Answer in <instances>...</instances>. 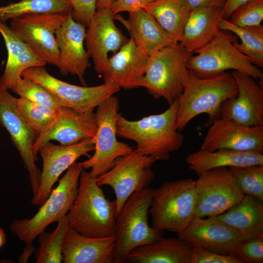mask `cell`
Masks as SVG:
<instances>
[{
    "mask_svg": "<svg viewBox=\"0 0 263 263\" xmlns=\"http://www.w3.org/2000/svg\"><path fill=\"white\" fill-rule=\"evenodd\" d=\"M178 237L192 245L224 255H232L242 241L236 230L216 216L207 219L195 217Z\"/></svg>",
    "mask_w": 263,
    "mask_h": 263,
    "instance_id": "22",
    "label": "cell"
},
{
    "mask_svg": "<svg viewBox=\"0 0 263 263\" xmlns=\"http://www.w3.org/2000/svg\"><path fill=\"white\" fill-rule=\"evenodd\" d=\"M94 138H86L70 145H57L49 141L38 152L43 162L38 190L31 200L35 206H40L48 198L59 176L76 160L94 150Z\"/></svg>",
    "mask_w": 263,
    "mask_h": 263,
    "instance_id": "15",
    "label": "cell"
},
{
    "mask_svg": "<svg viewBox=\"0 0 263 263\" xmlns=\"http://www.w3.org/2000/svg\"><path fill=\"white\" fill-rule=\"evenodd\" d=\"M176 42H180L190 9L185 0H155L143 8Z\"/></svg>",
    "mask_w": 263,
    "mask_h": 263,
    "instance_id": "30",
    "label": "cell"
},
{
    "mask_svg": "<svg viewBox=\"0 0 263 263\" xmlns=\"http://www.w3.org/2000/svg\"><path fill=\"white\" fill-rule=\"evenodd\" d=\"M149 56L130 38L117 52L108 58L101 74L104 83L125 90L142 87Z\"/></svg>",
    "mask_w": 263,
    "mask_h": 263,
    "instance_id": "21",
    "label": "cell"
},
{
    "mask_svg": "<svg viewBox=\"0 0 263 263\" xmlns=\"http://www.w3.org/2000/svg\"><path fill=\"white\" fill-rule=\"evenodd\" d=\"M185 162L189 169L199 176L216 168L263 165V154L256 151L228 149L215 151L200 149L188 155Z\"/></svg>",
    "mask_w": 263,
    "mask_h": 263,
    "instance_id": "27",
    "label": "cell"
},
{
    "mask_svg": "<svg viewBox=\"0 0 263 263\" xmlns=\"http://www.w3.org/2000/svg\"><path fill=\"white\" fill-rule=\"evenodd\" d=\"M94 113L97 130L94 137V154L78 163L83 169H91L90 175L97 177L110 170L116 159L131 152L133 149L117 139L116 120L119 101L113 95L101 102Z\"/></svg>",
    "mask_w": 263,
    "mask_h": 263,
    "instance_id": "9",
    "label": "cell"
},
{
    "mask_svg": "<svg viewBox=\"0 0 263 263\" xmlns=\"http://www.w3.org/2000/svg\"><path fill=\"white\" fill-rule=\"evenodd\" d=\"M6 242V235L3 230L0 228V248Z\"/></svg>",
    "mask_w": 263,
    "mask_h": 263,
    "instance_id": "46",
    "label": "cell"
},
{
    "mask_svg": "<svg viewBox=\"0 0 263 263\" xmlns=\"http://www.w3.org/2000/svg\"><path fill=\"white\" fill-rule=\"evenodd\" d=\"M250 0H225L223 8L224 19L228 20L233 11L239 6Z\"/></svg>",
    "mask_w": 263,
    "mask_h": 263,
    "instance_id": "43",
    "label": "cell"
},
{
    "mask_svg": "<svg viewBox=\"0 0 263 263\" xmlns=\"http://www.w3.org/2000/svg\"><path fill=\"white\" fill-rule=\"evenodd\" d=\"M155 0H115L111 6L113 15L121 12H134L142 9Z\"/></svg>",
    "mask_w": 263,
    "mask_h": 263,
    "instance_id": "41",
    "label": "cell"
},
{
    "mask_svg": "<svg viewBox=\"0 0 263 263\" xmlns=\"http://www.w3.org/2000/svg\"><path fill=\"white\" fill-rule=\"evenodd\" d=\"M220 30L228 31L238 37L241 42L237 40L233 42L236 49L249 58L260 68L263 67V26L240 27L223 19Z\"/></svg>",
    "mask_w": 263,
    "mask_h": 263,
    "instance_id": "31",
    "label": "cell"
},
{
    "mask_svg": "<svg viewBox=\"0 0 263 263\" xmlns=\"http://www.w3.org/2000/svg\"><path fill=\"white\" fill-rule=\"evenodd\" d=\"M72 10L67 0H20L0 6V20L13 19L25 15L39 13H66Z\"/></svg>",
    "mask_w": 263,
    "mask_h": 263,
    "instance_id": "33",
    "label": "cell"
},
{
    "mask_svg": "<svg viewBox=\"0 0 263 263\" xmlns=\"http://www.w3.org/2000/svg\"><path fill=\"white\" fill-rule=\"evenodd\" d=\"M232 255L241 263H263V233L241 241Z\"/></svg>",
    "mask_w": 263,
    "mask_h": 263,
    "instance_id": "38",
    "label": "cell"
},
{
    "mask_svg": "<svg viewBox=\"0 0 263 263\" xmlns=\"http://www.w3.org/2000/svg\"><path fill=\"white\" fill-rule=\"evenodd\" d=\"M22 77L30 79L43 86L59 100L61 106L84 113L94 111L104 100L117 93L120 88L106 84L93 86H79L58 79L50 75L44 66L25 70Z\"/></svg>",
    "mask_w": 263,
    "mask_h": 263,
    "instance_id": "13",
    "label": "cell"
},
{
    "mask_svg": "<svg viewBox=\"0 0 263 263\" xmlns=\"http://www.w3.org/2000/svg\"><path fill=\"white\" fill-rule=\"evenodd\" d=\"M70 11L25 15L12 19L9 27L46 63L57 67L59 51L55 33Z\"/></svg>",
    "mask_w": 263,
    "mask_h": 263,
    "instance_id": "12",
    "label": "cell"
},
{
    "mask_svg": "<svg viewBox=\"0 0 263 263\" xmlns=\"http://www.w3.org/2000/svg\"><path fill=\"white\" fill-rule=\"evenodd\" d=\"M192 245L179 238L161 237L156 241L139 246L127 256L132 263H189Z\"/></svg>",
    "mask_w": 263,
    "mask_h": 263,
    "instance_id": "28",
    "label": "cell"
},
{
    "mask_svg": "<svg viewBox=\"0 0 263 263\" xmlns=\"http://www.w3.org/2000/svg\"><path fill=\"white\" fill-rule=\"evenodd\" d=\"M70 225L67 216L58 222L52 232H41L38 236L39 246L36 249L37 263H60L62 262V249L64 240Z\"/></svg>",
    "mask_w": 263,
    "mask_h": 263,
    "instance_id": "32",
    "label": "cell"
},
{
    "mask_svg": "<svg viewBox=\"0 0 263 263\" xmlns=\"http://www.w3.org/2000/svg\"><path fill=\"white\" fill-rule=\"evenodd\" d=\"M223 8L203 7L191 10L185 25L180 43L194 53L210 42L220 30Z\"/></svg>",
    "mask_w": 263,
    "mask_h": 263,
    "instance_id": "26",
    "label": "cell"
},
{
    "mask_svg": "<svg viewBox=\"0 0 263 263\" xmlns=\"http://www.w3.org/2000/svg\"><path fill=\"white\" fill-rule=\"evenodd\" d=\"M263 20V0H250L237 7L228 20L240 27L261 25Z\"/></svg>",
    "mask_w": 263,
    "mask_h": 263,
    "instance_id": "37",
    "label": "cell"
},
{
    "mask_svg": "<svg viewBox=\"0 0 263 263\" xmlns=\"http://www.w3.org/2000/svg\"><path fill=\"white\" fill-rule=\"evenodd\" d=\"M195 217L217 216L239 203L244 194L227 167L209 169L195 181Z\"/></svg>",
    "mask_w": 263,
    "mask_h": 263,
    "instance_id": "11",
    "label": "cell"
},
{
    "mask_svg": "<svg viewBox=\"0 0 263 263\" xmlns=\"http://www.w3.org/2000/svg\"><path fill=\"white\" fill-rule=\"evenodd\" d=\"M17 105L20 115L38 135L50 128L58 116V109L25 98H17Z\"/></svg>",
    "mask_w": 263,
    "mask_h": 263,
    "instance_id": "34",
    "label": "cell"
},
{
    "mask_svg": "<svg viewBox=\"0 0 263 263\" xmlns=\"http://www.w3.org/2000/svg\"><path fill=\"white\" fill-rule=\"evenodd\" d=\"M94 111L78 112L67 107L58 109L57 117L53 125L38 135L33 146V152L37 160L40 148L51 140L61 145H70L86 138H94L97 126Z\"/></svg>",
    "mask_w": 263,
    "mask_h": 263,
    "instance_id": "20",
    "label": "cell"
},
{
    "mask_svg": "<svg viewBox=\"0 0 263 263\" xmlns=\"http://www.w3.org/2000/svg\"><path fill=\"white\" fill-rule=\"evenodd\" d=\"M238 87L236 96L221 105L218 118L231 120L246 126H263V88L251 76L231 72Z\"/></svg>",
    "mask_w": 263,
    "mask_h": 263,
    "instance_id": "16",
    "label": "cell"
},
{
    "mask_svg": "<svg viewBox=\"0 0 263 263\" xmlns=\"http://www.w3.org/2000/svg\"><path fill=\"white\" fill-rule=\"evenodd\" d=\"M189 263H241L233 255H224L192 245Z\"/></svg>",
    "mask_w": 263,
    "mask_h": 263,
    "instance_id": "39",
    "label": "cell"
},
{
    "mask_svg": "<svg viewBox=\"0 0 263 263\" xmlns=\"http://www.w3.org/2000/svg\"><path fill=\"white\" fill-rule=\"evenodd\" d=\"M0 33L4 39L8 54L0 81L4 88L11 90L22 77V73L25 70L33 67L44 66L46 63L0 20Z\"/></svg>",
    "mask_w": 263,
    "mask_h": 263,
    "instance_id": "25",
    "label": "cell"
},
{
    "mask_svg": "<svg viewBox=\"0 0 263 263\" xmlns=\"http://www.w3.org/2000/svg\"><path fill=\"white\" fill-rule=\"evenodd\" d=\"M192 54L180 42L160 49L149 56L142 87L154 99L163 97L171 104L183 93L189 73L187 64Z\"/></svg>",
    "mask_w": 263,
    "mask_h": 263,
    "instance_id": "5",
    "label": "cell"
},
{
    "mask_svg": "<svg viewBox=\"0 0 263 263\" xmlns=\"http://www.w3.org/2000/svg\"><path fill=\"white\" fill-rule=\"evenodd\" d=\"M86 31L85 26L74 19L71 10L55 33L59 51L57 67L60 73L75 75L84 86V76L91 66L90 56L84 47Z\"/></svg>",
    "mask_w": 263,
    "mask_h": 263,
    "instance_id": "18",
    "label": "cell"
},
{
    "mask_svg": "<svg viewBox=\"0 0 263 263\" xmlns=\"http://www.w3.org/2000/svg\"><path fill=\"white\" fill-rule=\"evenodd\" d=\"M237 94L238 87L231 72L203 78L189 70L188 80L178 98L176 129L182 131L191 120L202 113L209 116L203 127L209 126L218 119L222 104Z\"/></svg>",
    "mask_w": 263,
    "mask_h": 263,
    "instance_id": "3",
    "label": "cell"
},
{
    "mask_svg": "<svg viewBox=\"0 0 263 263\" xmlns=\"http://www.w3.org/2000/svg\"><path fill=\"white\" fill-rule=\"evenodd\" d=\"M31 244H26L27 246L25 247L23 252L19 257V263H26L32 253L36 251L35 248Z\"/></svg>",
    "mask_w": 263,
    "mask_h": 263,
    "instance_id": "44",
    "label": "cell"
},
{
    "mask_svg": "<svg viewBox=\"0 0 263 263\" xmlns=\"http://www.w3.org/2000/svg\"><path fill=\"white\" fill-rule=\"evenodd\" d=\"M236 40L227 31L220 30L210 42L194 52L197 55L189 58L187 64L188 70L203 78L232 70L263 81L262 70L236 49L233 44Z\"/></svg>",
    "mask_w": 263,
    "mask_h": 263,
    "instance_id": "8",
    "label": "cell"
},
{
    "mask_svg": "<svg viewBox=\"0 0 263 263\" xmlns=\"http://www.w3.org/2000/svg\"><path fill=\"white\" fill-rule=\"evenodd\" d=\"M228 169L244 195L263 201V165L230 167Z\"/></svg>",
    "mask_w": 263,
    "mask_h": 263,
    "instance_id": "35",
    "label": "cell"
},
{
    "mask_svg": "<svg viewBox=\"0 0 263 263\" xmlns=\"http://www.w3.org/2000/svg\"><path fill=\"white\" fill-rule=\"evenodd\" d=\"M115 0H97L96 8H110Z\"/></svg>",
    "mask_w": 263,
    "mask_h": 263,
    "instance_id": "45",
    "label": "cell"
},
{
    "mask_svg": "<svg viewBox=\"0 0 263 263\" xmlns=\"http://www.w3.org/2000/svg\"><path fill=\"white\" fill-rule=\"evenodd\" d=\"M240 235L242 241L263 233V201L244 195L239 203L216 216Z\"/></svg>",
    "mask_w": 263,
    "mask_h": 263,
    "instance_id": "29",
    "label": "cell"
},
{
    "mask_svg": "<svg viewBox=\"0 0 263 263\" xmlns=\"http://www.w3.org/2000/svg\"><path fill=\"white\" fill-rule=\"evenodd\" d=\"M178 99L165 112L135 121L127 119L118 113L116 134L136 143L135 150L156 160H167L170 153L182 146L184 136L176 128Z\"/></svg>",
    "mask_w": 263,
    "mask_h": 263,
    "instance_id": "1",
    "label": "cell"
},
{
    "mask_svg": "<svg viewBox=\"0 0 263 263\" xmlns=\"http://www.w3.org/2000/svg\"><path fill=\"white\" fill-rule=\"evenodd\" d=\"M72 5L74 19L84 26L88 25L96 11L97 0H67Z\"/></svg>",
    "mask_w": 263,
    "mask_h": 263,
    "instance_id": "40",
    "label": "cell"
},
{
    "mask_svg": "<svg viewBox=\"0 0 263 263\" xmlns=\"http://www.w3.org/2000/svg\"><path fill=\"white\" fill-rule=\"evenodd\" d=\"M114 235L91 238L70 227L62 249L63 263H114Z\"/></svg>",
    "mask_w": 263,
    "mask_h": 263,
    "instance_id": "23",
    "label": "cell"
},
{
    "mask_svg": "<svg viewBox=\"0 0 263 263\" xmlns=\"http://www.w3.org/2000/svg\"><path fill=\"white\" fill-rule=\"evenodd\" d=\"M11 91L20 97L55 109L61 107L56 96L41 84L30 79L21 77Z\"/></svg>",
    "mask_w": 263,
    "mask_h": 263,
    "instance_id": "36",
    "label": "cell"
},
{
    "mask_svg": "<svg viewBox=\"0 0 263 263\" xmlns=\"http://www.w3.org/2000/svg\"><path fill=\"white\" fill-rule=\"evenodd\" d=\"M197 192L195 180L185 179L164 183L154 190L149 210L152 227L183 232L195 217Z\"/></svg>",
    "mask_w": 263,
    "mask_h": 263,
    "instance_id": "6",
    "label": "cell"
},
{
    "mask_svg": "<svg viewBox=\"0 0 263 263\" xmlns=\"http://www.w3.org/2000/svg\"><path fill=\"white\" fill-rule=\"evenodd\" d=\"M209 127L200 149L263 152V126H246L220 118Z\"/></svg>",
    "mask_w": 263,
    "mask_h": 263,
    "instance_id": "19",
    "label": "cell"
},
{
    "mask_svg": "<svg viewBox=\"0 0 263 263\" xmlns=\"http://www.w3.org/2000/svg\"><path fill=\"white\" fill-rule=\"evenodd\" d=\"M154 189L147 188L133 193L116 217L114 263H125L135 248L152 243L162 237L163 230L149 225L148 215Z\"/></svg>",
    "mask_w": 263,
    "mask_h": 263,
    "instance_id": "4",
    "label": "cell"
},
{
    "mask_svg": "<svg viewBox=\"0 0 263 263\" xmlns=\"http://www.w3.org/2000/svg\"><path fill=\"white\" fill-rule=\"evenodd\" d=\"M156 160L133 150L131 152L117 158L113 167L95 179L102 187H111L115 195L116 217L128 198L134 192L148 188L155 173L151 167Z\"/></svg>",
    "mask_w": 263,
    "mask_h": 263,
    "instance_id": "10",
    "label": "cell"
},
{
    "mask_svg": "<svg viewBox=\"0 0 263 263\" xmlns=\"http://www.w3.org/2000/svg\"><path fill=\"white\" fill-rule=\"evenodd\" d=\"M129 14L128 19L119 14L114 15V19L125 27L136 46L148 56L176 42L154 17L143 9Z\"/></svg>",
    "mask_w": 263,
    "mask_h": 263,
    "instance_id": "24",
    "label": "cell"
},
{
    "mask_svg": "<svg viewBox=\"0 0 263 263\" xmlns=\"http://www.w3.org/2000/svg\"><path fill=\"white\" fill-rule=\"evenodd\" d=\"M110 8H99L87 25L86 50L93 60L94 70L99 74L107 63L108 53L115 54L130 39L116 26Z\"/></svg>",
    "mask_w": 263,
    "mask_h": 263,
    "instance_id": "17",
    "label": "cell"
},
{
    "mask_svg": "<svg viewBox=\"0 0 263 263\" xmlns=\"http://www.w3.org/2000/svg\"><path fill=\"white\" fill-rule=\"evenodd\" d=\"M95 179L82 170L76 197L66 215L70 227L88 237L113 236L116 203L106 198Z\"/></svg>",
    "mask_w": 263,
    "mask_h": 263,
    "instance_id": "2",
    "label": "cell"
},
{
    "mask_svg": "<svg viewBox=\"0 0 263 263\" xmlns=\"http://www.w3.org/2000/svg\"><path fill=\"white\" fill-rule=\"evenodd\" d=\"M17 101V98L2 87L0 76V125L7 130L19 153L28 173L34 196L38 190L41 175L40 170L35 164L32 149L38 134L19 113Z\"/></svg>",
    "mask_w": 263,
    "mask_h": 263,
    "instance_id": "14",
    "label": "cell"
},
{
    "mask_svg": "<svg viewBox=\"0 0 263 263\" xmlns=\"http://www.w3.org/2000/svg\"><path fill=\"white\" fill-rule=\"evenodd\" d=\"M83 169L78 163H74L38 212L31 218L15 220L9 226L11 232L26 244H31L48 225L65 216L76 197Z\"/></svg>",
    "mask_w": 263,
    "mask_h": 263,
    "instance_id": "7",
    "label": "cell"
},
{
    "mask_svg": "<svg viewBox=\"0 0 263 263\" xmlns=\"http://www.w3.org/2000/svg\"><path fill=\"white\" fill-rule=\"evenodd\" d=\"M190 10L203 7L223 8L225 0H185Z\"/></svg>",
    "mask_w": 263,
    "mask_h": 263,
    "instance_id": "42",
    "label": "cell"
}]
</instances>
